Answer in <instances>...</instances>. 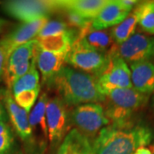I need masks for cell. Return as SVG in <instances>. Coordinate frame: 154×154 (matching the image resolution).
I'll use <instances>...</instances> for the list:
<instances>
[{"mask_svg":"<svg viewBox=\"0 0 154 154\" xmlns=\"http://www.w3.org/2000/svg\"><path fill=\"white\" fill-rule=\"evenodd\" d=\"M153 139L152 130L146 125L131 121L110 122L94 139V154H134L146 146Z\"/></svg>","mask_w":154,"mask_h":154,"instance_id":"1","label":"cell"},{"mask_svg":"<svg viewBox=\"0 0 154 154\" xmlns=\"http://www.w3.org/2000/svg\"><path fill=\"white\" fill-rule=\"evenodd\" d=\"M67 106L100 103L105 99L96 77L74 68L64 66L48 84Z\"/></svg>","mask_w":154,"mask_h":154,"instance_id":"2","label":"cell"},{"mask_svg":"<svg viewBox=\"0 0 154 154\" xmlns=\"http://www.w3.org/2000/svg\"><path fill=\"white\" fill-rule=\"evenodd\" d=\"M105 113L110 122L130 121L136 111L146 105L149 96L134 88H117L105 94Z\"/></svg>","mask_w":154,"mask_h":154,"instance_id":"3","label":"cell"},{"mask_svg":"<svg viewBox=\"0 0 154 154\" xmlns=\"http://www.w3.org/2000/svg\"><path fill=\"white\" fill-rule=\"evenodd\" d=\"M69 118L75 128L88 139L96 137L102 128L110 123L100 103L77 105L69 113Z\"/></svg>","mask_w":154,"mask_h":154,"instance_id":"4","label":"cell"},{"mask_svg":"<svg viewBox=\"0 0 154 154\" xmlns=\"http://www.w3.org/2000/svg\"><path fill=\"white\" fill-rule=\"evenodd\" d=\"M109 54L89 46L82 38H77L66 57V63L72 68L97 76L105 69Z\"/></svg>","mask_w":154,"mask_h":154,"instance_id":"5","label":"cell"},{"mask_svg":"<svg viewBox=\"0 0 154 154\" xmlns=\"http://www.w3.org/2000/svg\"><path fill=\"white\" fill-rule=\"evenodd\" d=\"M1 5L9 16L22 22L48 18L53 12L58 11L57 0H11L2 2Z\"/></svg>","mask_w":154,"mask_h":154,"instance_id":"6","label":"cell"},{"mask_svg":"<svg viewBox=\"0 0 154 154\" xmlns=\"http://www.w3.org/2000/svg\"><path fill=\"white\" fill-rule=\"evenodd\" d=\"M108 54L109 59L106 66L95 76L103 94L117 88H132L131 72L126 62L116 54L114 47Z\"/></svg>","mask_w":154,"mask_h":154,"instance_id":"7","label":"cell"},{"mask_svg":"<svg viewBox=\"0 0 154 154\" xmlns=\"http://www.w3.org/2000/svg\"><path fill=\"white\" fill-rule=\"evenodd\" d=\"M114 51L127 64H134L154 58L153 38L135 33L126 41L114 46Z\"/></svg>","mask_w":154,"mask_h":154,"instance_id":"8","label":"cell"},{"mask_svg":"<svg viewBox=\"0 0 154 154\" xmlns=\"http://www.w3.org/2000/svg\"><path fill=\"white\" fill-rule=\"evenodd\" d=\"M46 122L50 142L53 145L60 143L66 136L70 118L67 105L58 97L48 99Z\"/></svg>","mask_w":154,"mask_h":154,"instance_id":"9","label":"cell"},{"mask_svg":"<svg viewBox=\"0 0 154 154\" xmlns=\"http://www.w3.org/2000/svg\"><path fill=\"white\" fill-rule=\"evenodd\" d=\"M47 22L48 18H41L33 22H23L2 38L0 46L5 51L6 58L16 48L37 38L40 30Z\"/></svg>","mask_w":154,"mask_h":154,"instance_id":"10","label":"cell"},{"mask_svg":"<svg viewBox=\"0 0 154 154\" xmlns=\"http://www.w3.org/2000/svg\"><path fill=\"white\" fill-rule=\"evenodd\" d=\"M4 99L7 113L17 135L25 143L29 145L34 143L32 128L28 120V112L17 105L9 90L5 92Z\"/></svg>","mask_w":154,"mask_h":154,"instance_id":"11","label":"cell"},{"mask_svg":"<svg viewBox=\"0 0 154 154\" xmlns=\"http://www.w3.org/2000/svg\"><path fill=\"white\" fill-rule=\"evenodd\" d=\"M67 54H57L45 51L37 46L35 51V62L40 72L43 82L48 85L60 72L66 63Z\"/></svg>","mask_w":154,"mask_h":154,"instance_id":"12","label":"cell"},{"mask_svg":"<svg viewBox=\"0 0 154 154\" xmlns=\"http://www.w3.org/2000/svg\"><path fill=\"white\" fill-rule=\"evenodd\" d=\"M134 89L145 95L154 94V63L144 61L129 65Z\"/></svg>","mask_w":154,"mask_h":154,"instance_id":"13","label":"cell"},{"mask_svg":"<svg viewBox=\"0 0 154 154\" xmlns=\"http://www.w3.org/2000/svg\"><path fill=\"white\" fill-rule=\"evenodd\" d=\"M129 13L119 4L118 0H108L98 16L91 24V28L94 30H105L120 24Z\"/></svg>","mask_w":154,"mask_h":154,"instance_id":"14","label":"cell"},{"mask_svg":"<svg viewBox=\"0 0 154 154\" xmlns=\"http://www.w3.org/2000/svg\"><path fill=\"white\" fill-rule=\"evenodd\" d=\"M108 0H57L58 11L72 12L93 21Z\"/></svg>","mask_w":154,"mask_h":154,"instance_id":"15","label":"cell"},{"mask_svg":"<svg viewBox=\"0 0 154 154\" xmlns=\"http://www.w3.org/2000/svg\"><path fill=\"white\" fill-rule=\"evenodd\" d=\"M47 94H41L33 109L28 113L29 124L32 128L33 140L41 139L43 142L48 140V127L46 122V105L48 102Z\"/></svg>","mask_w":154,"mask_h":154,"instance_id":"16","label":"cell"},{"mask_svg":"<svg viewBox=\"0 0 154 154\" xmlns=\"http://www.w3.org/2000/svg\"><path fill=\"white\" fill-rule=\"evenodd\" d=\"M77 38L75 30L71 29L67 33L36 39L38 40V46L43 51L57 54H68Z\"/></svg>","mask_w":154,"mask_h":154,"instance_id":"17","label":"cell"},{"mask_svg":"<svg viewBox=\"0 0 154 154\" xmlns=\"http://www.w3.org/2000/svg\"><path fill=\"white\" fill-rule=\"evenodd\" d=\"M79 38H82L92 48L106 54H108L115 46L113 45L115 42L113 40L110 30H94L92 29L90 26L87 28L86 32H83L82 36Z\"/></svg>","mask_w":154,"mask_h":154,"instance_id":"18","label":"cell"},{"mask_svg":"<svg viewBox=\"0 0 154 154\" xmlns=\"http://www.w3.org/2000/svg\"><path fill=\"white\" fill-rule=\"evenodd\" d=\"M37 46L38 40L35 38L16 48L7 57L5 69L31 63L34 58Z\"/></svg>","mask_w":154,"mask_h":154,"instance_id":"19","label":"cell"},{"mask_svg":"<svg viewBox=\"0 0 154 154\" xmlns=\"http://www.w3.org/2000/svg\"><path fill=\"white\" fill-rule=\"evenodd\" d=\"M133 11L137 16L140 28L146 33L154 34V1L139 2Z\"/></svg>","mask_w":154,"mask_h":154,"instance_id":"20","label":"cell"},{"mask_svg":"<svg viewBox=\"0 0 154 154\" xmlns=\"http://www.w3.org/2000/svg\"><path fill=\"white\" fill-rule=\"evenodd\" d=\"M137 25V16L134 11H132L120 24L110 29L112 38L116 45H121L134 34Z\"/></svg>","mask_w":154,"mask_h":154,"instance_id":"21","label":"cell"},{"mask_svg":"<svg viewBox=\"0 0 154 154\" xmlns=\"http://www.w3.org/2000/svg\"><path fill=\"white\" fill-rule=\"evenodd\" d=\"M40 88L39 85V74H38L36 62L33 63V64L29 69V71L25 74L23 76L19 78L16 82L14 83L11 87V94L12 96L25 92L30 91L36 88Z\"/></svg>","mask_w":154,"mask_h":154,"instance_id":"22","label":"cell"},{"mask_svg":"<svg viewBox=\"0 0 154 154\" xmlns=\"http://www.w3.org/2000/svg\"><path fill=\"white\" fill-rule=\"evenodd\" d=\"M71 141L70 154H94L93 143L87 136L73 128L68 133Z\"/></svg>","mask_w":154,"mask_h":154,"instance_id":"23","label":"cell"},{"mask_svg":"<svg viewBox=\"0 0 154 154\" xmlns=\"http://www.w3.org/2000/svg\"><path fill=\"white\" fill-rule=\"evenodd\" d=\"M15 140L11 128L6 122H0V154H12Z\"/></svg>","mask_w":154,"mask_h":154,"instance_id":"24","label":"cell"},{"mask_svg":"<svg viewBox=\"0 0 154 154\" xmlns=\"http://www.w3.org/2000/svg\"><path fill=\"white\" fill-rule=\"evenodd\" d=\"M39 93H40V88H38L33 90L25 91L17 95H14L13 99L21 108L24 109L28 113H29L33 109L34 105L36 104Z\"/></svg>","mask_w":154,"mask_h":154,"instance_id":"25","label":"cell"},{"mask_svg":"<svg viewBox=\"0 0 154 154\" xmlns=\"http://www.w3.org/2000/svg\"><path fill=\"white\" fill-rule=\"evenodd\" d=\"M71 28H69L68 24L59 21H51L46 22V24L42 28L36 38H45L53 35H57L70 31Z\"/></svg>","mask_w":154,"mask_h":154,"instance_id":"26","label":"cell"},{"mask_svg":"<svg viewBox=\"0 0 154 154\" xmlns=\"http://www.w3.org/2000/svg\"><path fill=\"white\" fill-rule=\"evenodd\" d=\"M67 21L69 25L72 26L73 28H76L82 30L89 28L93 22L72 12H67Z\"/></svg>","mask_w":154,"mask_h":154,"instance_id":"27","label":"cell"},{"mask_svg":"<svg viewBox=\"0 0 154 154\" xmlns=\"http://www.w3.org/2000/svg\"><path fill=\"white\" fill-rule=\"evenodd\" d=\"M70 151H71V141H70V138L67 134L66 136L60 144L57 154H70Z\"/></svg>","mask_w":154,"mask_h":154,"instance_id":"28","label":"cell"},{"mask_svg":"<svg viewBox=\"0 0 154 154\" xmlns=\"http://www.w3.org/2000/svg\"><path fill=\"white\" fill-rule=\"evenodd\" d=\"M120 5L128 11V13L132 12V11L135 8V6L139 4V1H135V0H118Z\"/></svg>","mask_w":154,"mask_h":154,"instance_id":"29","label":"cell"},{"mask_svg":"<svg viewBox=\"0 0 154 154\" xmlns=\"http://www.w3.org/2000/svg\"><path fill=\"white\" fill-rule=\"evenodd\" d=\"M6 63V54L4 49L0 46V78L4 75Z\"/></svg>","mask_w":154,"mask_h":154,"instance_id":"30","label":"cell"},{"mask_svg":"<svg viewBox=\"0 0 154 154\" xmlns=\"http://www.w3.org/2000/svg\"><path fill=\"white\" fill-rule=\"evenodd\" d=\"M153 152V148L152 147H146V146H143V147H140L138 148L134 154H152Z\"/></svg>","mask_w":154,"mask_h":154,"instance_id":"31","label":"cell"},{"mask_svg":"<svg viewBox=\"0 0 154 154\" xmlns=\"http://www.w3.org/2000/svg\"><path fill=\"white\" fill-rule=\"evenodd\" d=\"M6 120V113L2 105L0 104V122H5Z\"/></svg>","mask_w":154,"mask_h":154,"instance_id":"32","label":"cell"},{"mask_svg":"<svg viewBox=\"0 0 154 154\" xmlns=\"http://www.w3.org/2000/svg\"><path fill=\"white\" fill-rule=\"evenodd\" d=\"M7 23H8V22H7V21H5V19L0 18V33L3 32V29H4V28L7 25Z\"/></svg>","mask_w":154,"mask_h":154,"instance_id":"33","label":"cell"},{"mask_svg":"<svg viewBox=\"0 0 154 154\" xmlns=\"http://www.w3.org/2000/svg\"><path fill=\"white\" fill-rule=\"evenodd\" d=\"M152 106H153V108H154V97H153V99H152Z\"/></svg>","mask_w":154,"mask_h":154,"instance_id":"34","label":"cell"},{"mask_svg":"<svg viewBox=\"0 0 154 154\" xmlns=\"http://www.w3.org/2000/svg\"><path fill=\"white\" fill-rule=\"evenodd\" d=\"M152 148H153V152H152V154H154V145L152 146Z\"/></svg>","mask_w":154,"mask_h":154,"instance_id":"35","label":"cell"},{"mask_svg":"<svg viewBox=\"0 0 154 154\" xmlns=\"http://www.w3.org/2000/svg\"><path fill=\"white\" fill-rule=\"evenodd\" d=\"M153 44H154V38H153Z\"/></svg>","mask_w":154,"mask_h":154,"instance_id":"36","label":"cell"},{"mask_svg":"<svg viewBox=\"0 0 154 154\" xmlns=\"http://www.w3.org/2000/svg\"><path fill=\"white\" fill-rule=\"evenodd\" d=\"M18 154H22V153H18Z\"/></svg>","mask_w":154,"mask_h":154,"instance_id":"37","label":"cell"}]
</instances>
